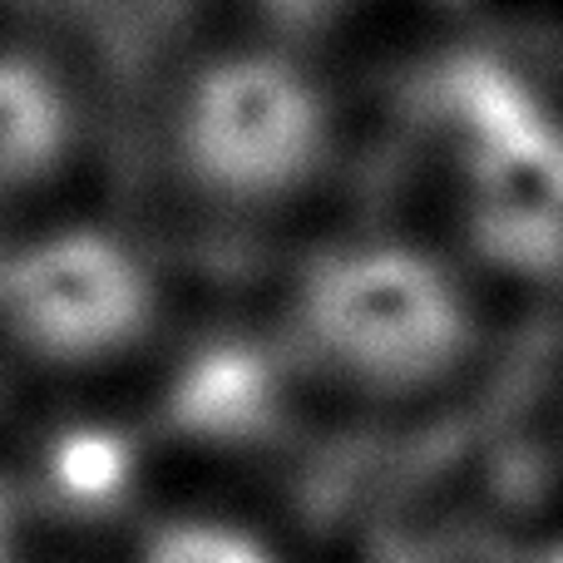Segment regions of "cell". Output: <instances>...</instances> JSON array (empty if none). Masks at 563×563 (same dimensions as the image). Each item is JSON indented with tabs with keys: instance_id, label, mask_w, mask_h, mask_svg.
I'll list each match as a JSON object with an SVG mask.
<instances>
[{
	"instance_id": "cell-5",
	"label": "cell",
	"mask_w": 563,
	"mask_h": 563,
	"mask_svg": "<svg viewBox=\"0 0 563 563\" xmlns=\"http://www.w3.org/2000/svg\"><path fill=\"white\" fill-rule=\"evenodd\" d=\"M99 563H307L263 509L213 495H158Z\"/></svg>"
},
{
	"instance_id": "cell-8",
	"label": "cell",
	"mask_w": 563,
	"mask_h": 563,
	"mask_svg": "<svg viewBox=\"0 0 563 563\" xmlns=\"http://www.w3.org/2000/svg\"><path fill=\"white\" fill-rule=\"evenodd\" d=\"M489 563H563V519L525 529L515 544H505Z\"/></svg>"
},
{
	"instance_id": "cell-6",
	"label": "cell",
	"mask_w": 563,
	"mask_h": 563,
	"mask_svg": "<svg viewBox=\"0 0 563 563\" xmlns=\"http://www.w3.org/2000/svg\"><path fill=\"white\" fill-rule=\"evenodd\" d=\"M406 5L430 10V0H228V20L282 35L291 45L321 49V55L346 65L351 40L380 30Z\"/></svg>"
},
{
	"instance_id": "cell-9",
	"label": "cell",
	"mask_w": 563,
	"mask_h": 563,
	"mask_svg": "<svg viewBox=\"0 0 563 563\" xmlns=\"http://www.w3.org/2000/svg\"><path fill=\"white\" fill-rule=\"evenodd\" d=\"M505 5H525V0H430V10H470V15H489Z\"/></svg>"
},
{
	"instance_id": "cell-1",
	"label": "cell",
	"mask_w": 563,
	"mask_h": 563,
	"mask_svg": "<svg viewBox=\"0 0 563 563\" xmlns=\"http://www.w3.org/2000/svg\"><path fill=\"white\" fill-rule=\"evenodd\" d=\"M509 307L435 218L351 208L273 247L253 297L311 416L396 430L485 386Z\"/></svg>"
},
{
	"instance_id": "cell-7",
	"label": "cell",
	"mask_w": 563,
	"mask_h": 563,
	"mask_svg": "<svg viewBox=\"0 0 563 563\" xmlns=\"http://www.w3.org/2000/svg\"><path fill=\"white\" fill-rule=\"evenodd\" d=\"M59 544L40 509L15 435H0V563H55Z\"/></svg>"
},
{
	"instance_id": "cell-4",
	"label": "cell",
	"mask_w": 563,
	"mask_h": 563,
	"mask_svg": "<svg viewBox=\"0 0 563 563\" xmlns=\"http://www.w3.org/2000/svg\"><path fill=\"white\" fill-rule=\"evenodd\" d=\"M104 95L65 35L0 20V233L99 198Z\"/></svg>"
},
{
	"instance_id": "cell-3",
	"label": "cell",
	"mask_w": 563,
	"mask_h": 563,
	"mask_svg": "<svg viewBox=\"0 0 563 563\" xmlns=\"http://www.w3.org/2000/svg\"><path fill=\"white\" fill-rule=\"evenodd\" d=\"M198 321L178 233L109 198L0 233V376L40 406L134 400Z\"/></svg>"
},
{
	"instance_id": "cell-2",
	"label": "cell",
	"mask_w": 563,
	"mask_h": 563,
	"mask_svg": "<svg viewBox=\"0 0 563 563\" xmlns=\"http://www.w3.org/2000/svg\"><path fill=\"white\" fill-rule=\"evenodd\" d=\"M366 114L341 59L223 20L164 65L148 174L174 233L267 253L346 208Z\"/></svg>"
}]
</instances>
